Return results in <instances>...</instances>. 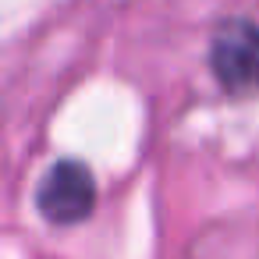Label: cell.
I'll list each match as a JSON object with an SVG mask.
<instances>
[{"instance_id":"cell-2","label":"cell","mask_w":259,"mask_h":259,"mask_svg":"<svg viewBox=\"0 0 259 259\" xmlns=\"http://www.w3.org/2000/svg\"><path fill=\"white\" fill-rule=\"evenodd\" d=\"M209 68L227 93H259V25L224 18L209 39Z\"/></svg>"},{"instance_id":"cell-1","label":"cell","mask_w":259,"mask_h":259,"mask_svg":"<svg viewBox=\"0 0 259 259\" xmlns=\"http://www.w3.org/2000/svg\"><path fill=\"white\" fill-rule=\"evenodd\" d=\"M36 209L54 227H75L93 217L96 209V178L93 170L75 160H54L36 185Z\"/></svg>"}]
</instances>
